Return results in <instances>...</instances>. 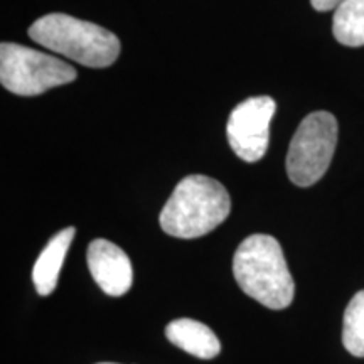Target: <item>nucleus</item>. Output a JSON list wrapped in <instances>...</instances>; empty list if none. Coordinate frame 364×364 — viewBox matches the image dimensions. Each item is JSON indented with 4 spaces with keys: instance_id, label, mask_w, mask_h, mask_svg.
Returning <instances> with one entry per match:
<instances>
[{
    "instance_id": "nucleus-1",
    "label": "nucleus",
    "mask_w": 364,
    "mask_h": 364,
    "mask_svg": "<svg viewBox=\"0 0 364 364\" xmlns=\"http://www.w3.org/2000/svg\"><path fill=\"white\" fill-rule=\"evenodd\" d=\"M233 275L240 289L272 311L294 302L295 284L280 243L270 235H252L233 257Z\"/></svg>"
},
{
    "instance_id": "nucleus-2",
    "label": "nucleus",
    "mask_w": 364,
    "mask_h": 364,
    "mask_svg": "<svg viewBox=\"0 0 364 364\" xmlns=\"http://www.w3.org/2000/svg\"><path fill=\"white\" fill-rule=\"evenodd\" d=\"M231 198L221 182L208 176L184 177L162 208L159 223L174 238L193 240L211 233L230 216Z\"/></svg>"
},
{
    "instance_id": "nucleus-3",
    "label": "nucleus",
    "mask_w": 364,
    "mask_h": 364,
    "mask_svg": "<svg viewBox=\"0 0 364 364\" xmlns=\"http://www.w3.org/2000/svg\"><path fill=\"white\" fill-rule=\"evenodd\" d=\"M29 38L88 68H108L120 56V41L93 22L68 14H48L29 27Z\"/></svg>"
},
{
    "instance_id": "nucleus-4",
    "label": "nucleus",
    "mask_w": 364,
    "mask_h": 364,
    "mask_svg": "<svg viewBox=\"0 0 364 364\" xmlns=\"http://www.w3.org/2000/svg\"><path fill=\"white\" fill-rule=\"evenodd\" d=\"M76 70L61 59L27 46L2 43L0 46V81L19 97H38L56 86L76 80Z\"/></svg>"
},
{
    "instance_id": "nucleus-5",
    "label": "nucleus",
    "mask_w": 364,
    "mask_h": 364,
    "mask_svg": "<svg viewBox=\"0 0 364 364\" xmlns=\"http://www.w3.org/2000/svg\"><path fill=\"white\" fill-rule=\"evenodd\" d=\"M338 144V120L329 112H314L300 122L287 154V176L299 188H311L329 169Z\"/></svg>"
},
{
    "instance_id": "nucleus-6",
    "label": "nucleus",
    "mask_w": 364,
    "mask_h": 364,
    "mask_svg": "<svg viewBox=\"0 0 364 364\" xmlns=\"http://www.w3.org/2000/svg\"><path fill=\"white\" fill-rule=\"evenodd\" d=\"M277 103L270 97H253L241 102L231 112L226 124L230 147L245 162H258L270 142V122Z\"/></svg>"
},
{
    "instance_id": "nucleus-7",
    "label": "nucleus",
    "mask_w": 364,
    "mask_h": 364,
    "mask_svg": "<svg viewBox=\"0 0 364 364\" xmlns=\"http://www.w3.org/2000/svg\"><path fill=\"white\" fill-rule=\"evenodd\" d=\"M86 262L93 280L110 297H122L132 289L134 272L129 255L112 241L103 238L91 241Z\"/></svg>"
},
{
    "instance_id": "nucleus-8",
    "label": "nucleus",
    "mask_w": 364,
    "mask_h": 364,
    "mask_svg": "<svg viewBox=\"0 0 364 364\" xmlns=\"http://www.w3.org/2000/svg\"><path fill=\"white\" fill-rule=\"evenodd\" d=\"M76 230L73 226L65 228L56 233L41 252L33 268V282L39 295H51L56 289L59 273H61L63 263H65L66 253L70 250L73 240H75Z\"/></svg>"
},
{
    "instance_id": "nucleus-9",
    "label": "nucleus",
    "mask_w": 364,
    "mask_h": 364,
    "mask_svg": "<svg viewBox=\"0 0 364 364\" xmlns=\"http://www.w3.org/2000/svg\"><path fill=\"white\" fill-rule=\"evenodd\" d=\"M166 336L182 351L199 359H215L221 353L218 336L206 324L194 318H176L167 324Z\"/></svg>"
},
{
    "instance_id": "nucleus-10",
    "label": "nucleus",
    "mask_w": 364,
    "mask_h": 364,
    "mask_svg": "<svg viewBox=\"0 0 364 364\" xmlns=\"http://www.w3.org/2000/svg\"><path fill=\"white\" fill-rule=\"evenodd\" d=\"M332 33L348 48L364 46V0H344L336 9Z\"/></svg>"
},
{
    "instance_id": "nucleus-11",
    "label": "nucleus",
    "mask_w": 364,
    "mask_h": 364,
    "mask_svg": "<svg viewBox=\"0 0 364 364\" xmlns=\"http://www.w3.org/2000/svg\"><path fill=\"white\" fill-rule=\"evenodd\" d=\"M343 344L353 356L364 358V290L354 295L346 307Z\"/></svg>"
},
{
    "instance_id": "nucleus-12",
    "label": "nucleus",
    "mask_w": 364,
    "mask_h": 364,
    "mask_svg": "<svg viewBox=\"0 0 364 364\" xmlns=\"http://www.w3.org/2000/svg\"><path fill=\"white\" fill-rule=\"evenodd\" d=\"M344 0H311L312 7L318 12H329V11H336Z\"/></svg>"
},
{
    "instance_id": "nucleus-13",
    "label": "nucleus",
    "mask_w": 364,
    "mask_h": 364,
    "mask_svg": "<svg viewBox=\"0 0 364 364\" xmlns=\"http://www.w3.org/2000/svg\"><path fill=\"white\" fill-rule=\"evenodd\" d=\"M97 364H117V363H97Z\"/></svg>"
}]
</instances>
